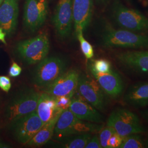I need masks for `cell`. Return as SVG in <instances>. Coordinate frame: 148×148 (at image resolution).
Returning a JSON list of instances; mask_svg holds the SVG:
<instances>
[{"mask_svg":"<svg viewBox=\"0 0 148 148\" xmlns=\"http://www.w3.org/2000/svg\"><path fill=\"white\" fill-rule=\"evenodd\" d=\"M143 117L148 121V109L146 111H144V114H143Z\"/></svg>","mask_w":148,"mask_h":148,"instance_id":"obj_32","label":"cell"},{"mask_svg":"<svg viewBox=\"0 0 148 148\" xmlns=\"http://www.w3.org/2000/svg\"><path fill=\"white\" fill-rule=\"evenodd\" d=\"M86 148H101L99 137L97 135L92 136L85 147Z\"/></svg>","mask_w":148,"mask_h":148,"instance_id":"obj_29","label":"cell"},{"mask_svg":"<svg viewBox=\"0 0 148 148\" xmlns=\"http://www.w3.org/2000/svg\"><path fill=\"white\" fill-rule=\"evenodd\" d=\"M69 109L80 120L95 123H100L103 121L97 109L81 98L73 97Z\"/></svg>","mask_w":148,"mask_h":148,"instance_id":"obj_16","label":"cell"},{"mask_svg":"<svg viewBox=\"0 0 148 148\" xmlns=\"http://www.w3.org/2000/svg\"><path fill=\"white\" fill-rule=\"evenodd\" d=\"M102 90L112 98H117L121 95L124 85L120 75L112 70L106 74L92 73Z\"/></svg>","mask_w":148,"mask_h":148,"instance_id":"obj_15","label":"cell"},{"mask_svg":"<svg viewBox=\"0 0 148 148\" xmlns=\"http://www.w3.org/2000/svg\"><path fill=\"white\" fill-rule=\"evenodd\" d=\"M67 62L59 57L45 58L37 64L34 71L33 81L35 85L46 88L66 71Z\"/></svg>","mask_w":148,"mask_h":148,"instance_id":"obj_5","label":"cell"},{"mask_svg":"<svg viewBox=\"0 0 148 148\" xmlns=\"http://www.w3.org/2000/svg\"><path fill=\"white\" fill-rule=\"evenodd\" d=\"M115 133L116 132L112 128L107 125L106 127L101 128L99 136L101 148H108V142L112 135Z\"/></svg>","mask_w":148,"mask_h":148,"instance_id":"obj_24","label":"cell"},{"mask_svg":"<svg viewBox=\"0 0 148 148\" xmlns=\"http://www.w3.org/2000/svg\"><path fill=\"white\" fill-rule=\"evenodd\" d=\"M16 140L21 144H27L44 125L35 111L10 123Z\"/></svg>","mask_w":148,"mask_h":148,"instance_id":"obj_8","label":"cell"},{"mask_svg":"<svg viewBox=\"0 0 148 148\" xmlns=\"http://www.w3.org/2000/svg\"><path fill=\"white\" fill-rule=\"evenodd\" d=\"M22 69L15 62H13L9 69L8 74L9 76L12 77H16L19 76L21 74Z\"/></svg>","mask_w":148,"mask_h":148,"instance_id":"obj_28","label":"cell"},{"mask_svg":"<svg viewBox=\"0 0 148 148\" xmlns=\"http://www.w3.org/2000/svg\"><path fill=\"white\" fill-rule=\"evenodd\" d=\"M125 102L136 108L148 106V81L130 87L124 96Z\"/></svg>","mask_w":148,"mask_h":148,"instance_id":"obj_18","label":"cell"},{"mask_svg":"<svg viewBox=\"0 0 148 148\" xmlns=\"http://www.w3.org/2000/svg\"><path fill=\"white\" fill-rule=\"evenodd\" d=\"M49 50V41L46 32L16 44V52L21 60L29 65L38 64L46 58Z\"/></svg>","mask_w":148,"mask_h":148,"instance_id":"obj_4","label":"cell"},{"mask_svg":"<svg viewBox=\"0 0 148 148\" xmlns=\"http://www.w3.org/2000/svg\"><path fill=\"white\" fill-rule=\"evenodd\" d=\"M19 0H3L0 5V27L11 37L16 32L19 13Z\"/></svg>","mask_w":148,"mask_h":148,"instance_id":"obj_13","label":"cell"},{"mask_svg":"<svg viewBox=\"0 0 148 148\" xmlns=\"http://www.w3.org/2000/svg\"><path fill=\"white\" fill-rule=\"evenodd\" d=\"M7 147H7L6 145L3 144V143H2L1 142H0V148H7Z\"/></svg>","mask_w":148,"mask_h":148,"instance_id":"obj_33","label":"cell"},{"mask_svg":"<svg viewBox=\"0 0 148 148\" xmlns=\"http://www.w3.org/2000/svg\"><path fill=\"white\" fill-rule=\"evenodd\" d=\"M118 62L127 70L148 75V51H127L116 55Z\"/></svg>","mask_w":148,"mask_h":148,"instance_id":"obj_12","label":"cell"},{"mask_svg":"<svg viewBox=\"0 0 148 148\" xmlns=\"http://www.w3.org/2000/svg\"><path fill=\"white\" fill-rule=\"evenodd\" d=\"M106 125L112 128L122 138L145 131L138 117L124 108H117L112 111L108 119Z\"/></svg>","mask_w":148,"mask_h":148,"instance_id":"obj_6","label":"cell"},{"mask_svg":"<svg viewBox=\"0 0 148 148\" xmlns=\"http://www.w3.org/2000/svg\"><path fill=\"white\" fill-rule=\"evenodd\" d=\"M144 144L142 138L137 134H132L123 137L119 148H143Z\"/></svg>","mask_w":148,"mask_h":148,"instance_id":"obj_21","label":"cell"},{"mask_svg":"<svg viewBox=\"0 0 148 148\" xmlns=\"http://www.w3.org/2000/svg\"><path fill=\"white\" fill-rule=\"evenodd\" d=\"M112 70L110 62L104 59L95 60L90 65L92 73L106 74L110 73Z\"/></svg>","mask_w":148,"mask_h":148,"instance_id":"obj_22","label":"cell"},{"mask_svg":"<svg viewBox=\"0 0 148 148\" xmlns=\"http://www.w3.org/2000/svg\"><path fill=\"white\" fill-rule=\"evenodd\" d=\"M73 9L75 32H84L92 18L93 0H73Z\"/></svg>","mask_w":148,"mask_h":148,"instance_id":"obj_14","label":"cell"},{"mask_svg":"<svg viewBox=\"0 0 148 148\" xmlns=\"http://www.w3.org/2000/svg\"><path fill=\"white\" fill-rule=\"evenodd\" d=\"M63 142L62 147L65 148H84L92 137L90 133L75 134Z\"/></svg>","mask_w":148,"mask_h":148,"instance_id":"obj_20","label":"cell"},{"mask_svg":"<svg viewBox=\"0 0 148 148\" xmlns=\"http://www.w3.org/2000/svg\"><path fill=\"white\" fill-rule=\"evenodd\" d=\"M48 14L47 0H25L23 12L24 27L29 32H36L45 24Z\"/></svg>","mask_w":148,"mask_h":148,"instance_id":"obj_7","label":"cell"},{"mask_svg":"<svg viewBox=\"0 0 148 148\" xmlns=\"http://www.w3.org/2000/svg\"><path fill=\"white\" fill-rule=\"evenodd\" d=\"M12 87L11 79L6 76H0V88L5 92H8Z\"/></svg>","mask_w":148,"mask_h":148,"instance_id":"obj_27","label":"cell"},{"mask_svg":"<svg viewBox=\"0 0 148 148\" xmlns=\"http://www.w3.org/2000/svg\"><path fill=\"white\" fill-rule=\"evenodd\" d=\"M109 0H95V2L97 3V4L100 5H104L109 1Z\"/></svg>","mask_w":148,"mask_h":148,"instance_id":"obj_31","label":"cell"},{"mask_svg":"<svg viewBox=\"0 0 148 148\" xmlns=\"http://www.w3.org/2000/svg\"><path fill=\"white\" fill-rule=\"evenodd\" d=\"M101 38V43L104 47L148 49V35L115 29L109 24L104 27Z\"/></svg>","mask_w":148,"mask_h":148,"instance_id":"obj_1","label":"cell"},{"mask_svg":"<svg viewBox=\"0 0 148 148\" xmlns=\"http://www.w3.org/2000/svg\"><path fill=\"white\" fill-rule=\"evenodd\" d=\"M114 21L120 28L138 34L148 35V18L140 12L128 8L115 0L111 8Z\"/></svg>","mask_w":148,"mask_h":148,"instance_id":"obj_2","label":"cell"},{"mask_svg":"<svg viewBox=\"0 0 148 148\" xmlns=\"http://www.w3.org/2000/svg\"><path fill=\"white\" fill-rule=\"evenodd\" d=\"M2 1H3V0H0V5H1V3L2 2Z\"/></svg>","mask_w":148,"mask_h":148,"instance_id":"obj_35","label":"cell"},{"mask_svg":"<svg viewBox=\"0 0 148 148\" xmlns=\"http://www.w3.org/2000/svg\"><path fill=\"white\" fill-rule=\"evenodd\" d=\"M83 99L95 109L103 111L106 106L104 90L96 80L79 75L77 90Z\"/></svg>","mask_w":148,"mask_h":148,"instance_id":"obj_10","label":"cell"},{"mask_svg":"<svg viewBox=\"0 0 148 148\" xmlns=\"http://www.w3.org/2000/svg\"><path fill=\"white\" fill-rule=\"evenodd\" d=\"M146 147L148 148V141L147 142V143H146Z\"/></svg>","mask_w":148,"mask_h":148,"instance_id":"obj_34","label":"cell"},{"mask_svg":"<svg viewBox=\"0 0 148 148\" xmlns=\"http://www.w3.org/2000/svg\"><path fill=\"white\" fill-rule=\"evenodd\" d=\"M83 33L82 31H79L76 32V34L79 41L82 52L86 58L90 59L94 56L93 48L91 44L85 39Z\"/></svg>","mask_w":148,"mask_h":148,"instance_id":"obj_23","label":"cell"},{"mask_svg":"<svg viewBox=\"0 0 148 148\" xmlns=\"http://www.w3.org/2000/svg\"><path fill=\"white\" fill-rule=\"evenodd\" d=\"M52 20L59 37L61 38L69 37L74 24L73 0H59Z\"/></svg>","mask_w":148,"mask_h":148,"instance_id":"obj_9","label":"cell"},{"mask_svg":"<svg viewBox=\"0 0 148 148\" xmlns=\"http://www.w3.org/2000/svg\"><path fill=\"white\" fill-rule=\"evenodd\" d=\"M71 98L67 96H62L56 98L57 106L61 111L69 109Z\"/></svg>","mask_w":148,"mask_h":148,"instance_id":"obj_25","label":"cell"},{"mask_svg":"<svg viewBox=\"0 0 148 148\" xmlns=\"http://www.w3.org/2000/svg\"><path fill=\"white\" fill-rule=\"evenodd\" d=\"M36 111L45 124L60 115L63 111L57 108L56 98L45 92L40 95Z\"/></svg>","mask_w":148,"mask_h":148,"instance_id":"obj_17","label":"cell"},{"mask_svg":"<svg viewBox=\"0 0 148 148\" xmlns=\"http://www.w3.org/2000/svg\"><path fill=\"white\" fill-rule=\"evenodd\" d=\"M59 116L60 115L45 123L27 145L30 147H40L47 143L54 135V128Z\"/></svg>","mask_w":148,"mask_h":148,"instance_id":"obj_19","label":"cell"},{"mask_svg":"<svg viewBox=\"0 0 148 148\" xmlns=\"http://www.w3.org/2000/svg\"><path fill=\"white\" fill-rule=\"evenodd\" d=\"M5 36H6V34L5 32L3 31V30L0 27V41L2 42L5 45H7V42L5 41Z\"/></svg>","mask_w":148,"mask_h":148,"instance_id":"obj_30","label":"cell"},{"mask_svg":"<svg viewBox=\"0 0 148 148\" xmlns=\"http://www.w3.org/2000/svg\"><path fill=\"white\" fill-rule=\"evenodd\" d=\"M122 139L123 138L120 135L115 133L112 135L108 142V148H119L122 142Z\"/></svg>","mask_w":148,"mask_h":148,"instance_id":"obj_26","label":"cell"},{"mask_svg":"<svg viewBox=\"0 0 148 148\" xmlns=\"http://www.w3.org/2000/svg\"><path fill=\"white\" fill-rule=\"evenodd\" d=\"M40 95L32 88L24 89L17 93L5 106L4 115L6 121L10 123L36 111Z\"/></svg>","mask_w":148,"mask_h":148,"instance_id":"obj_3","label":"cell"},{"mask_svg":"<svg viewBox=\"0 0 148 148\" xmlns=\"http://www.w3.org/2000/svg\"><path fill=\"white\" fill-rule=\"evenodd\" d=\"M79 76L76 70L65 71L46 88L45 93L54 98L62 96L72 98L77 90Z\"/></svg>","mask_w":148,"mask_h":148,"instance_id":"obj_11","label":"cell"}]
</instances>
